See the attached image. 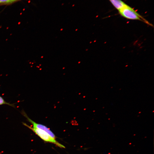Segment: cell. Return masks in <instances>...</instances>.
Listing matches in <instances>:
<instances>
[{
	"label": "cell",
	"instance_id": "6da1fadb",
	"mask_svg": "<svg viewBox=\"0 0 154 154\" xmlns=\"http://www.w3.org/2000/svg\"><path fill=\"white\" fill-rule=\"evenodd\" d=\"M118 11L119 14L125 18L130 20L140 21L151 26V24L148 21L127 4Z\"/></svg>",
	"mask_w": 154,
	"mask_h": 154
},
{
	"label": "cell",
	"instance_id": "7a4b0ae2",
	"mask_svg": "<svg viewBox=\"0 0 154 154\" xmlns=\"http://www.w3.org/2000/svg\"><path fill=\"white\" fill-rule=\"evenodd\" d=\"M23 124L32 130L40 138L45 141L54 144L61 148H65V147L57 141L56 139L52 137L48 133L40 129L32 127L26 123L23 122Z\"/></svg>",
	"mask_w": 154,
	"mask_h": 154
},
{
	"label": "cell",
	"instance_id": "3957f363",
	"mask_svg": "<svg viewBox=\"0 0 154 154\" xmlns=\"http://www.w3.org/2000/svg\"><path fill=\"white\" fill-rule=\"evenodd\" d=\"M21 114L27 119V120L31 123L33 127L43 130L48 133L52 137L56 139V136L54 133L48 128L46 126L38 123H37L30 118L24 111H22Z\"/></svg>",
	"mask_w": 154,
	"mask_h": 154
},
{
	"label": "cell",
	"instance_id": "277c9868",
	"mask_svg": "<svg viewBox=\"0 0 154 154\" xmlns=\"http://www.w3.org/2000/svg\"><path fill=\"white\" fill-rule=\"evenodd\" d=\"M113 5L118 11L124 6L126 4L121 0H109Z\"/></svg>",
	"mask_w": 154,
	"mask_h": 154
},
{
	"label": "cell",
	"instance_id": "5b68a950",
	"mask_svg": "<svg viewBox=\"0 0 154 154\" xmlns=\"http://www.w3.org/2000/svg\"><path fill=\"white\" fill-rule=\"evenodd\" d=\"M4 104L8 105L13 107H15V106L14 104L7 102L1 96H0V105Z\"/></svg>",
	"mask_w": 154,
	"mask_h": 154
},
{
	"label": "cell",
	"instance_id": "8992f818",
	"mask_svg": "<svg viewBox=\"0 0 154 154\" xmlns=\"http://www.w3.org/2000/svg\"><path fill=\"white\" fill-rule=\"evenodd\" d=\"M13 0H0V6L9 5L13 3Z\"/></svg>",
	"mask_w": 154,
	"mask_h": 154
},
{
	"label": "cell",
	"instance_id": "52a82bcc",
	"mask_svg": "<svg viewBox=\"0 0 154 154\" xmlns=\"http://www.w3.org/2000/svg\"><path fill=\"white\" fill-rule=\"evenodd\" d=\"M20 0H13V1H12L13 3L14 2H16L17 1H19Z\"/></svg>",
	"mask_w": 154,
	"mask_h": 154
}]
</instances>
